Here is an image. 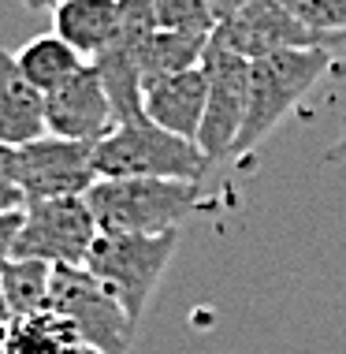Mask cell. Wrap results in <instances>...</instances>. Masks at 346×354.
<instances>
[{"label": "cell", "mask_w": 346, "mask_h": 354, "mask_svg": "<svg viewBox=\"0 0 346 354\" xmlns=\"http://www.w3.org/2000/svg\"><path fill=\"white\" fill-rule=\"evenodd\" d=\"M97 235L101 227L86 194L26 202L12 257H19V261H45L52 269H79V265H86Z\"/></svg>", "instance_id": "obj_5"}, {"label": "cell", "mask_w": 346, "mask_h": 354, "mask_svg": "<svg viewBox=\"0 0 346 354\" xmlns=\"http://www.w3.org/2000/svg\"><path fill=\"white\" fill-rule=\"evenodd\" d=\"M52 265L45 261H12L0 269V291L8 299V310L12 317H34V313L49 310L52 299Z\"/></svg>", "instance_id": "obj_16"}, {"label": "cell", "mask_w": 346, "mask_h": 354, "mask_svg": "<svg viewBox=\"0 0 346 354\" xmlns=\"http://www.w3.org/2000/svg\"><path fill=\"white\" fill-rule=\"evenodd\" d=\"M175 250H179V227L175 232H160V235L101 232L90 257H86V269L123 302L127 317L138 324Z\"/></svg>", "instance_id": "obj_4"}, {"label": "cell", "mask_w": 346, "mask_h": 354, "mask_svg": "<svg viewBox=\"0 0 346 354\" xmlns=\"http://www.w3.org/2000/svg\"><path fill=\"white\" fill-rule=\"evenodd\" d=\"M49 310L60 313L67 328L82 347L97 354H127L134 339V321L127 317L123 302L93 276L86 265L52 272V299Z\"/></svg>", "instance_id": "obj_6"}, {"label": "cell", "mask_w": 346, "mask_h": 354, "mask_svg": "<svg viewBox=\"0 0 346 354\" xmlns=\"http://www.w3.org/2000/svg\"><path fill=\"white\" fill-rule=\"evenodd\" d=\"M19 227H23V209H0V269H4L15 254Z\"/></svg>", "instance_id": "obj_20"}, {"label": "cell", "mask_w": 346, "mask_h": 354, "mask_svg": "<svg viewBox=\"0 0 346 354\" xmlns=\"http://www.w3.org/2000/svg\"><path fill=\"white\" fill-rule=\"evenodd\" d=\"M205 75H209V104L198 131V146L213 165H220V160H227L235 153V142L242 135L246 97H249V64L209 37Z\"/></svg>", "instance_id": "obj_9"}, {"label": "cell", "mask_w": 346, "mask_h": 354, "mask_svg": "<svg viewBox=\"0 0 346 354\" xmlns=\"http://www.w3.org/2000/svg\"><path fill=\"white\" fill-rule=\"evenodd\" d=\"M246 4H253V0H209V12H213L216 23H224V19H231L235 12H242Z\"/></svg>", "instance_id": "obj_21"}, {"label": "cell", "mask_w": 346, "mask_h": 354, "mask_svg": "<svg viewBox=\"0 0 346 354\" xmlns=\"http://www.w3.org/2000/svg\"><path fill=\"white\" fill-rule=\"evenodd\" d=\"M0 209H19V205L12 202V198H4V194H0Z\"/></svg>", "instance_id": "obj_26"}, {"label": "cell", "mask_w": 346, "mask_h": 354, "mask_svg": "<svg viewBox=\"0 0 346 354\" xmlns=\"http://www.w3.org/2000/svg\"><path fill=\"white\" fill-rule=\"evenodd\" d=\"M41 135H49L45 93L26 82L15 53L0 49V146H26Z\"/></svg>", "instance_id": "obj_12"}, {"label": "cell", "mask_w": 346, "mask_h": 354, "mask_svg": "<svg viewBox=\"0 0 346 354\" xmlns=\"http://www.w3.org/2000/svg\"><path fill=\"white\" fill-rule=\"evenodd\" d=\"M26 8H30V12H52V8H60L64 0H23Z\"/></svg>", "instance_id": "obj_24"}, {"label": "cell", "mask_w": 346, "mask_h": 354, "mask_svg": "<svg viewBox=\"0 0 346 354\" xmlns=\"http://www.w3.org/2000/svg\"><path fill=\"white\" fill-rule=\"evenodd\" d=\"M209 37L213 34H201V30H153L142 45L138 56V75H142V93L149 86L171 79V75H182L190 68H201L209 53Z\"/></svg>", "instance_id": "obj_14"}, {"label": "cell", "mask_w": 346, "mask_h": 354, "mask_svg": "<svg viewBox=\"0 0 346 354\" xmlns=\"http://www.w3.org/2000/svg\"><path fill=\"white\" fill-rule=\"evenodd\" d=\"M205 104H209L205 64L182 71V75H171V79L149 86V90L142 93L146 120H153L157 127H164L179 138H190V142H198L201 120H205Z\"/></svg>", "instance_id": "obj_11"}, {"label": "cell", "mask_w": 346, "mask_h": 354, "mask_svg": "<svg viewBox=\"0 0 346 354\" xmlns=\"http://www.w3.org/2000/svg\"><path fill=\"white\" fill-rule=\"evenodd\" d=\"M115 123L119 120H115L112 97L93 64H86L60 90L45 93V127H49V135H60L71 142H93L97 146L104 135L115 131Z\"/></svg>", "instance_id": "obj_10"}, {"label": "cell", "mask_w": 346, "mask_h": 354, "mask_svg": "<svg viewBox=\"0 0 346 354\" xmlns=\"http://www.w3.org/2000/svg\"><path fill=\"white\" fill-rule=\"evenodd\" d=\"M67 354H97V351H90V347H82V343H79V347H71Z\"/></svg>", "instance_id": "obj_25"}, {"label": "cell", "mask_w": 346, "mask_h": 354, "mask_svg": "<svg viewBox=\"0 0 346 354\" xmlns=\"http://www.w3.org/2000/svg\"><path fill=\"white\" fill-rule=\"evenodd\" d=\"M15 60H19V71L26 75V82H30L34 90H41V93L60 90L64 82H71L75 75L90 64L79 49H71V45H67L64 37H56V34L30 37V41L15 53Z\"/></svg>", "instance_id": "obj_15"}, {"label": "cell", "mask_w": 346, "mask_h": 354, "mask_svg": "<svg viewBox=\"0 0 346 354\" xmlns=\"http://www.w3.org/2000/svg\"><path fill=\"white\" fill-rule=\"evenodd\" d=\"M12 310H8V299L4 291H0V354H4V339H8V328H12Z\"/></svg>", "instance_id": "obj_23"}, {"label": "cell", "mask_w": 346, "mask_h": 354, "mask_svg": "<svg viewBox=\"0 0 346 354\" xmlns=\"http://www.w3.org/2000/svg\"><path fill=\"white\" fill-rule=\"evenodd\" d=\"M101 232L115 235H160L175 232L201 205V183L186 179H97L86 194Z\"/></svg>", "instance_id": "obj_2"}, {"label": "cell", "mask_w": 346, "mask_h": 354, "mask_svg": "<svg viewBox=\"0 0 346 354\" xmlns=\"http://www.w3.org/2000/svg\"><path fill=\"white\" fill-rule=\"evenodd\" d=\"M213 41L224 45L227 53L242 56L246 64L272 56V53H283V49H316V45L335 49L339 45L331 37L309 30L283 0H253V4H246L242 12L216 23Z\"/></svg>", "instance_id": "obj_8"}, {"label": "cell", "mask_w": 346, "mask_h": 354, "mask_svg": "<svg viewBox=\"0 0 346 354\" xmlns=\"http://www.w3.org/2000/svg\"><path fill=\"white\" fill-rule=\"evenodd\" d=\"M320 160H324V165H343V160H346V116L339 120V138L331 142L328 153H324Z\"/></svg>", "instance_id": "obj_22"}, {"label": "cell", "mask_w": 346, "mask_h": 354, "mask_svg": "<svg viewBox=\"0 0 346 354\" xmlns=\"http://www.w3.org/2000/svg\"><path fill=\"white\" fill-rule=\"evenodd\" d=\"M153 19H157L160 30H201V34L216 30L209 0H157L153 4Z\"/></svg>", "instance_id": "obj_17"}, {"label": "cell", "mask_w": 346, "mask_h": 354, "mask_svg": "<svg viewBox=\"0 0 346 354\" xmlns=\"http://www.w3.org/2000/svg\"><path fill=\"white\" fill-rule=\"evenodd\" d=\"M19 146H0V194L12 198L23 209V194H19Z\"/></svg>", "instance_id": "obj_19"}, {"label": "cell", "mask_w": 346, "mask_h": 354, "mask_svg": "<svg viewBox=\"0 0 346 354\" xmlns=\"http://www.w3.org/2000/svg\"><path fill=\"white\" fill-rule=\"evenodd\" d=\"M291 12L302 19L309 30L331 37V41H346V0H283Z\"/></svg>", "instance_id": "obj_18"}, {"label": "cell", "mask_w": 346, "mask_h": 354, "mask_svg": "<svg viewBox=\"0 0 346 354\" xmlns=\"http://www.w3.org/2000/svg\"><path fill=\"white\" fill-rule=\"evenodd\" d=\"M93 142H71L60 135H41L19 146V194L26 202L45 198H79L97 183Z\"/></svg>", "instance_id": "obj_7"}, {"label": "cell", "mask_w": 346, "mask_h": 354, "mask_svg": "<svg viewBox=\"0 0 346 354\" xmlns=\"http://www.w3.org/2000/svg\"><path fill=\"white\" fill-rule=\"evenodd\" d=\"M335 64V49H283L249 64L246 123L231 157H246L294 112V104L313 90Z\"/></svg>", "instance_id": "obj_1"}, {"label": "cell", "mask_w": 346, "mask_h": 354, "mask_svg": "<svg viewBox=\"0 0 346 354\" xmlns=\"http://www.w3.org/2000/svg\"><path fill=\"white\" fill-rule=\"evenodd\" d=\"M119 30V0H64L52 8V34L86 60L101 56Z\"/></svg>", "instance_id": "obj_13"}, {"label": "cell", "mask_w": 346, "mask_h": 354, "mask_svg": "<svg viewBox=\"0 0 346 354\" xmlns=\"http://www.w3.org/2000/svg\"><path fill=\"white\" fill-rule=\"evenodd\" d=\"M93 168H97V179L149 176V179L201 183L205 171L213 168V160L201 153L198 142L171 135V131L157 127L153 120H134V123H115L112 135H104L97 142Z\"/></svg>", "instance_id": "obj_3"}]
</instances>
